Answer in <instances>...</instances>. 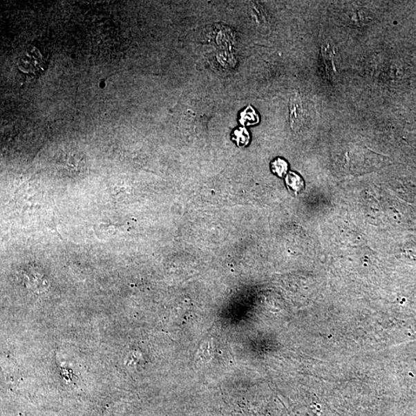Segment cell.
<instances>
[{
    "label": "cell",
    "instance_id": "1",
    "mask_svg": "<svg viewBox=\"0 0 416 416\" xmlns=\"http://www.w3.org/2000/svg\"><path fill=\"white\" fill-rule=\"evenodd\" d=\"M41 64V55L36 48L29 49L24 52L19 62V68L24 72L37 70Z\"/></svg>",
    "mask_w": 416,
    "mask_h": 416
},
{
    "label": "cell",
    "instance_id": "2",
    "mask_svg": "<svg viewBox=\"0 0 416 416\" xmlns=\"http://www.w3.org/2000/svg\"><path fill=\"white\" fill-rule=\"evenodd\" d=\"M258 113L252 106H248L245 110L240 113V124L244 126L256 125L259 123Z\"/></svg>",
    "mask_w": 416,
    "mask_h": 416
},
{
    "label": "cell",
    "instance_id": "3",
    "mask_svg": "<svg viewBox=\"0 0 416 416\" xmlns=\"http://www.w3.org/2000/svg\"><path fill=\"white\" fill-rule=\"evenodd\" d=\"M285 182L288 189L298 193L304 189V180L298 173L290 172L287 174Z\"/></svg>",
    "mask_w": 416,
    "mask_h": 416
},
{
    "label": "cell",
    "instance_id": "4",
    "mask_svg": "<svg viewBox=\"0 0 416 416\" xmlns=\"http://www.w3.org/2000/svg\"><path fill=\"white\" fill-rule=\"evenodd\" d=\"M271 169L274 174H276L280 178H283L287 173L288 164L285 160L278 158L272 161Z\"/></svg>",
    "mask_w": 416,
    "mask_h": 416
},
{
    "label": "cell",
    "instance_id": "5",
    "mask_svg": "<svg viewBox=\"0 0 416 416\" xmlns=\"http://www.w3.org/2000/svg\"><path fill=\"white\" fill-rule=\"evenodd\" d=\"M233 140H236L238 146H246L250 142L249 133L245 129H239L234 131Z\"/></svg>",
    "mask_w": 416,
    "mask_h": 416
}]
</instances>
